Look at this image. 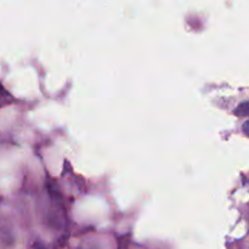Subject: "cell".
I'll return each instance as SVG.
<instances>
[]
</instances>
